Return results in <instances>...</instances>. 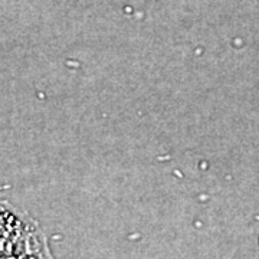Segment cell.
<instances>
[{
    "mask_svg": "<svg viewBox=\"0 0 259 259\" xmlns=\"http://www.w3.org/2000/svg\"><path fill=\"white\" fill-rule=\"evenodd\" d=\"M47 241L33 219L0 202V258H44Z\"/></svg>",
    "mask_w": 259,
    "mask_h": 259,
    "instance_id": "obj_1",
    "label": "cell"
}]
</instances>
